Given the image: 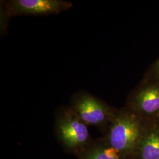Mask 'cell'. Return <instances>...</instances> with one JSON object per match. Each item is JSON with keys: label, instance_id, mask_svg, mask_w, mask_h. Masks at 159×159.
Segmentation results:
<instances>
[{"label": "cell", "instance_id": "obj_1", "mask_svg": "<svg viewBox=\"0 0 159 159\" xmlns=\"http://www.w3.org/2000/svg\"><path fill=\"white\" fill-rule=\"evenodd\" d=\"M55 134L64 150L77 156L89 147L91 139L88 125L68 106L58 107L55 112Z\"/></svg>", "mask_w": 159, "mask_h": 159}, {"label": "cell", "instance_id": "obj_2", "mask_svg": "<svg viewBox=\"0 0 159 159\" xmlns=\"http://www.w3.org/2000/svg\"><path fill=\"white\" fill-rule=\"evenodd\" d=\"M146 130L142 117L126 108L117 111L104 139L114 148L129 156L140 142Z\"/></svg>", "mask_w": 159, "mask_h": 159}, {"label": "cell", "instance_id": "obj_3", "mask_svg": "<svg viewBox=\"0 0 159 159\" xmlns=\"http://www.w3.org/2000/svg\"><path fill=\"white\" fill-rule=\"evenodd\" d=\"M70 107L87 125L99 129L109 127L117 112L97 97L85 91L74 93Z\"/></svg>", "mask_w": 159, "mask_h": 159}, {"label": "cell", "instance_id": "obj_4", "mask_svg": "<svg viewBox=\"0 0 159 159\" xmlns=\"http://www.w3.org/2000/svg\"><path fill=\"white\" fill-rule=\"evenodd\" d=\"M71 2L65 0H10L6 2L8 17L46 16L58 14L70 9Z\"/></svg>", "mask_w": 159, "mask_h": 159}, {"label": "cell", "instance_id": "obj_5", "mask_svg": "<svg viewBox=\"0 0 159 159\" xmlns=\"http://www.w3.org/2000/svg\"><path fill=\"white\" fill-rule=\"evenodd\" d=\"M127 108L141 117L159 115V81L146 78L131 91Z\"/></svg>", "mask_w": 159, "mask_h": 159}, {"label": "cell", "instance_id": "obj_6", "mask_svg": "<svg viewBox=\"0 0 159 159\" xmlns=\"http://www.w3.org/2000/svg\"><path fill=\"white\" fill-rule=\"evenodd\" d=\"M79 159H125L128 156L111 147L105 139L94 141L77 156Z\"/></svg>", "mask_w": 159, "mask_h": 159}, {"label": "cell", "instance_id": "obj_7", "mask_svg": "<svg viewBox=\"0 0 159 159\" xmlns=\"http://www.w3.org/2000/svg\"><path fill=\"white\" fill-rule=\"evenodd\" d=\"M140 143L142 159H159V127L147 129Z\"/></svg>", "mask_w": 159, "mask_h": 159}, {"label": "cell", "instance_id": "obj_8", "mask_svg": "<svg viewBox=\"0 0 159 159\" xmlns=\"http://www.w3.org/2000/svg\"><path fill=\"white\" fill-rule=\"evenodd\" d=\"M148 77L159 81V58L157 60V61L154 63L153 68L151 70L150 74L148 76Z\"/></svg>", "mask_w": 159, "mask_h": 159}, {"label": "cell", "instance_id": "obj_9", "mask_svg": "<svg viewBox=\"0 0 159 159\" xmlns=\"http://www.w3.org/2000/svg\"><path fill=\"white\" fill-rule=\"evenodd\" d=\"M158 121H159V116H158Z\"/></svg>", "mask_w": 159, "mask_h": 159}]
</instances>
